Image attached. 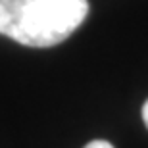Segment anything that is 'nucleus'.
Returning <instances> with one entry per match:
<instances>
[{
  "instance_id": "obj_1",
  "label": "nucleus",
  "mask_w": 148,
  "mask_h": 148,
  "mask_svg": "<svg viewBox=\"0 0 148 148\" xmlns=\"http://www.w3.org/2000/svg\"><path fill=\"white\" fill-rule=\"evenodd\" d=\"M88 14L87 0H0V35L33 48L64 42Z\"/></svg>"
},
{
  "instance_id": "obj_2",
  "label": "nucleus",
  "mask_w": 148,
  "mask_h": 148,
  "mask_svg": "<svg viewBox=\"0 0 148 148\" xmlns=\"http://www.w3.org/2000/svg\"><path fill=\"white\" fill-rule=\"evenodd\" d=\"M85 148H114L108 140H92V143H88Z\"/></svg>"
},
{
  "instance_id": "obj_3",
  "label": "nucleus",
  "mask_w": 148,
  "mask_h": 148,
  "mask_svg": "<svg viewBox=\"0 0 148 148\" xmlns=\"http://www.w3.org/2000/svg\"><path fill=\"white\" fill-rule=\"evenodd\" d=\"M143 119H144V123H146V127H148V100H146V104L143 106Z\"/></svg>"
}]
</instances>
